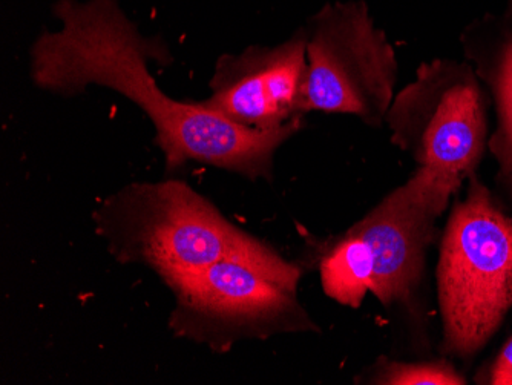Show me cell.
<instances>
[{
	"label": "cell",
	"instance_id": "cell-5",
	"mask_svg": "<svg viewBox=\"0 0 512 385\" xmlns=\"http://www.w3.org/2000/svg\"><path fill=\"white\" fill-rule=\"evenodd\" d=\"M304 30V114H350L365 125H384L394 99L398 60L364 0L325 4Z\"/></svg>",
	"mask_w": 512,
	"mask_h": 385
},
{
	"label": "cell",
	"instance_id": "cell-11",
	"mask_svg": "<svg viewBox=\"0 0 512 385\" xmlns=\"http://www.w3.org/2000/svg\"><path fill=\"white\" fill-rule=\"evenodd\" d=\"M381 384L462 385L465 379L445 364H391Z\"/></svg>",
	"mask_w": 512,
	"mask_h": 385
},
{
	"label": "cell",
	"instance_id": "cell-9",
	"mask_svg": "<svg viewBox=\"0 0 512 385\" xmlns=\"http://www.w3.org/2000/svg\"><path fill=\"white\" fill-rule=\"evenodd\" d=\"M471 57L479 63L480 74L493 89L496 99V134L491 139V151L496 155L503 172L512 175V33L509 30H494V40L477 43L473 40Z\"/></svg>",
	"mask_w": 512,
	"mask_h": 385
},
{
	"label": "cell",
	"instance_id": "cell-3",
	"mask_svg": "<svg viewBox=\"0 0 512 385\" xmlns=\"http://www.w3.org/2000/svg\"><path fill=\"white\" fill-rule=\"evenodd\" d=\"M299 277L301 270L269 246L227 255L166 283L175 295L169 329L214 352L241 339L315 332L296 295Z\"/></svg>",
	"mask_w": 512,
	"mask_h": 385
},
{
	"label": "cell",
	"instance_id": "cell-14",
	"mask_svg": "<svg viewBox=\"0 0 512 385\" xmlns=\"http://www.w3.org/2000/svg\"><path fill=\"white\" fill-rule=\"evenodd\" d=\"M509 177H511V181H512V175H509Z\"/></svg>",
	"mask_w": 512,
	"mask_h": 385
},
{
	"label": "cell",
	"instance_id": "cell-8",
	"mask_svg": "<svg viewBox=\"0 0 512 385\" xmlns=\"http://www.w3.org/2000/svg\"><path fill=\"white\" fill-rule=\"evenodd\" d=\"M307 71L306 30L275 47H249L215 63L201 100L207 108L246 128L272 131L301 123Z\"/></svg>",
	"mask_w": 512,
	"mask_h": 385
},
{
	"label": "cell",
	"instance_id": "cell-12",
	"mask_svg": "<svg viewBox=\"0 0 512 385\" xmlns=\"http://www.w3.org/2000/svg\"><path fill=\"white\" fill-rule=\"evenodd\" d=\"M491 384L512 385V338L500 353L491 373Z\"/></svg>",
	"mask_w": 512,
	"mask_h": 385
},
{
	"label": "cell",
	"instance_id": "cell-7",
	"mask_svg": "<svg viewBox=\"0 0 512 385\" xmlns=\"http://www.w3.org/2000/svg\"><path fill=\"white\" fill-rule=\"evenodd\" d=\"M456 186L424 169L394 189L350 231L362 238L373 260V284L382 304L411 297L424 269L425 249Z\"/></svg>",
	"mask_w": 512,
	"mask_h": 385
},
{
	"label": "cell",
	"instance_id": "cell-6",
	"mask_svg": "<svg viewBox=\"0 0 512 385\" xmlns=\"http://www.w3.org/2000/svg\"><path fill=\"white\" fill-rule=\"evenodd\" d=\"M385 123L391 142L424 171L462 185L479 165L486 142L485 105L467 65L433 60L394 97Z\"/></svg>",
	"mask_w": 512,
	"mask_h": 385
},
{
	"label": "cell",
	"instance_id": "cell-1",
	"mask_svg": "<svg viewBox=\"0 0 512 385\" xmlns=\"http://www.w3.org/2000/svg\"><path fill=\"white\" fill-rule=\"evenodd\" d=\"M57 30L43 31L30 50L36 88L56 96L82 94L91 85L111 89L145 112L168 172L201 163L270 178L273 160L301 123L260 131L230 122L203 102H181L161 91L149 62H171L163 40L143 36L119 0H57Z\"/></svg>",
	"mask_w": 512,
	"mask_h": 385
},
{
	"label": "cell",
	"instance_id": "cell-2",
	"mask_svg": "<svg viewBox=\"0 0 512 385\" xmlns=\"http://www.w3.org/2000/svg\"><path fill=\"white\" fill-rule=\"evenodd\" d=\"M97 235L122 264H142L163 283L227 255L263 251L183 180L132 183L94 211Z\"/></svg>",
	"mask_w": 512,
	"mask_h": 385
},
{
	"label": "cell",
	"instance_id": "cell-13",
	"mask_svg": "<svg viewBox=\"0 0 512 385\" xmlns=\"http://www.w3.org/2000/svg\"><path fill=\"white\" fill-rule=\"evenodd\" d=\"M506 17L512 19V0H508V10H506Z\"/></svg>",
	"mask_w": 512,
	"mask_h": 385
},
{
	"label": "cell",
	"instance_id": "cell-10",
	"mask_svg": "<svg viewBox=\"0 0 512 385\" xmlns=\"http://www.w3.org/2000/svg\"><path fill=\"white\" fill-rule=\"evenodd\" d=\"M325 293L344 306L359 307L373 284V260L367 244L348 231L321 261Z\"/></svg>",
	"mask_w": 512,
	"mask_h": 385
},
{
	"label": "cell",
	"instance_id": "cell-4",
	"mask_svg": "<svg viewBox=\"0 0 512 385\" xmlns=\"http://www.w3.org/2000/svg\"><path fill=\"white\" fill-rule=\"evenodd\" d=\"M437 280L445 349L474 355L512 306V220L477 178L448 221Z\"/></svg>",
	"mask_w": 512,
	"mask_h": 385
}]
</instances>
